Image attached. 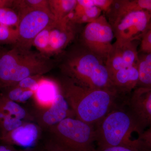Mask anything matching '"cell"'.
I'll return each mask as SVG.
<instances>
[{
  "label": "cell",
  "instance_id": "obj_1",
  "mask_svg": "<svg viewBox=\"0 0 151 151\" xmlns=\"http://www.w3.org/2000/svg\"><path fill=\"white\" fill-rule=\"evenodd\" d=\"M59 85L75 118L89 125L95 126L118 107L116 92L83 87L66 77Z\"/></svg>",
  "mask_w": 151,
  "mask_h": 151
},
{
  "label": "cell",
  "instance_id": "obj_2",
  "mask_svg": "<svg viewBox=\"0 0 151 151\" xmlns=\"http://www.w3.org/2000/svg\"><path fill=\"white\" fill-rule=\"evenodd\" d=\"M62 70L65 77L79 86L117 93L105 60L81 44L68 52Z\"/></svg>",
  "mask_w": 151,
  "mask_h": 151
},
{
  "label": "cell",
  "instance_id": "obj_3",
  "mask_svg": "<svg viewBox=\"0 0 151 151\" xmlns=\"http://www.w3.org/2000/svg\"><path fill=\"white\" fill-rule=\"evenodd\" d=\"M42 150L46 151H94V126L74 117L66 118L44 130Z\"/></svg>",
  "mask_w": 151,
  "mask_h": 151
},
{
  "label": "cell",
  "instance_id": "obj_4",
  "mask_svg": "<svg viewBox=\"0 0 151 151\" xmlns=\"http://www.w3.org/2000/svg\"><path fill=\"white\" fill-rule=\"evenodd\" d=\"M51 66L43 55L15 46L0 54V88L14 86L29 76H42Z\"/></svg>",
  "mask_w": 151,
  "mask_h": 151
},
{
  "label": "cell",
  "instance_id": "obj_5",
  "mask_svg": "<svg viewBox=\"0 0 151 151\" xmlns=\"http://www.w3.org/2000/svg\"><path fill=\"white\" fill-rule=\"evenodd\" d=\"M95 142L97 150L115 146H133L139 143L138 139H132L134 132L141 134L134 119L129 109L117 107L95 125Z\"/></svg>",
  "mask_w": 151,
  "mask_h": 151
},
{
  "label": "cell",
  "instance_id": "obj_6",
  "mask_svg": "<svg viewBox=\"0 0 151 151\" xmlns=\"http://www.w3.org/2000/svg\"><path fill=\"white\" fill-rule=\"evenodd\" d=\"M106 14L116 41L120 43L142 39L151 21V12L144 10L110 12Z\"/></svg>",
  "mask_w": 151,
  "mask_h": 151
},
{
  "label": "cell",
  "instance_id": "obj_7",
  "mask_svg": "<svg viewBox=\"0 0 151 151\" xmlns=\"http://www.w3.org/2000/svg\"><path fill=\"white\" fill-rule=\"evenodd\" d=\"M114 37L113 29L108 19L101 15L84 27L81 32V44L105 61L112 49Z\"/></svg>",
  "mask_w": 151,
  "mask_h": 151
},
{
  "label": "cell",
  "instance_id": "obj_8",
  "mask_svg": "<svg viewBox=\"0 0 151 151\" xmlns=\"http://www.w3.org/2000/svg\"><path fill=\"white\" fill-rule=\"evenodd\" d=\"M19 22L16 46L30 50L35 38L55 20L50 13L24 7L19 9Z\"/></svg>",
  "mask_w": 151,
  "mask_h": 151
},
{
  "label": "cell",
  "instance_id": "obj_9",
  "mask_svg": "<svg viewBox=\"0 0 151 151\" xmlns=\"http://www.w3.org/2000/svg\"><path fill=\"white\" fill-rule=\"evenodd\" d=\"M137 41L120 43L115 42L105 61V65L111 74L117 70L137 65L139 62Z\"/></svg>",
  "mask_w": 151,
  "mask_h": 151
},
{
  "label": "cell",
  "instance_id": "obj_10",
  "mask_svg": "<svg viewBox=\"0 0 151 151\" xmlns=\"http://www.w3.org/2000/svg\"><path fill=\"white\" fill-rule=\"evenodd\" d=\"M128 106L142 134L151 124V89L137 87L129 100Z\"/></svg>",
  "mask_w": 151,
  "mask_h": 151
},
{
  "label": "cell",
  "instance_id": "obj_11",
  "mask_svg": "<svg viewBox=\"0 0 151 151\" xmlns=\"http://www.w3.org/2000/svg\"><path fill=\"white\" fill-rule=\"evenodd\" d=\"M35 113L34 119L42 131L55 126L66 118L74 116L61 92L49 108L45 110H37Z\"/></svg>",
  "mask_w": 151,
  "mask_h": 151
},
{
  "label": "cell",
  "instance_id": "obj_12",
  "mask_svg": "<svg viewBox=\"0 0 151 151\" xmlns=\"http://www.w3.org/2000/svg\"><path fill=\"white\" fill-rule=\"evenodd\" d=\"M42 130L36 124L25 122L15 129L0 137L4 144L17 145L24 149L35 148L42 136Z\"/></svg>",
  "mask_w": 151,
  "mask_h": 151
},
{
  "label": "cell",
  "instance_id": "obj_13",
  "mask_svg": "<svg viewBox=\"0 0 151 151\" xmlns=\"http://www.w3.org/2000/svg\"><path fill=\"white\" fill-rule=\"evenodd\" d=\"M76 25L68 19L53 22L47 55L59 53L74 40Z\"/></svg>",
  "mask_w": 151,
  "mask_h": 151
},
{
  "label": "cell",
  "instance_id": "obj_14",
  "mask_svg": "<svg viewBox=\"0 0 151 151\" xmlns=\"http://www.w3.org/2000/svg\"><path fill=\"white\" fill-rule=\"evenodd\" d=\"M111 78L113 87L119 95L130 93L137 87L138 64L117 70L111 74Z\"/></svg>",
  "mask_w": 151,
  "mask_h": 151
},
{
  "label": "cell",
  "instance_id": "obj_15",
  "mask_svg": "<svg viewBox=\"0 0 151 151\" xmlns=\"http://www.w3.org/2000/svg\"><path fill=\"white\" fill-rule=\"evenodd\" d=\"M60 92L59 84L50 79L42 77L33 97L37 110H45L49 108Z\"/></svg>",
  "mask_w": 151,
  "mask_h": 151
},
{
  "label": "cell",
  "instance_id": "obj_16",
  "mask_svg": "<svg viewBox=\"0 0 151 151\" xmlns=\"http://www.w3.org/2000/svg\"><path fill=\"white\" fill-rule=\"evenodd\" d=\"M102 12L92 5L90 0H77L75 9L70 14V21L76 25L87 24L100 17Z\"/></svg>",
  "mask_w": 151,
  "mask_h": 151
},
{
  "label": "cell",
  "instance_id": "obj_17",
  "mask_svg": "<svg viewBox=\"0 0 151 151\" xmlns=\"http://www.w3.org/2000/svg\"><path fill=\"white\" fill-rule=\"evenodd\" d=\"M48 2L55 20L61 21L69 19V16L76 6L77 0H49Z\"/></svg>",
  "mask_w": 151,
  "mask_h": 151
},
{
  "label": "cell",
  "instance_id": "obj_18",
  "mask_svg": "<svg viewBox=\"0 0 151 151\" xmlns=\"http://www.w3.org/2000/svg\"><path fill=\"white\" fill-rule=\"evenodd\" d=\"M139 81L137 87L151 89V53L139 55Z\"/></svg>",
  "mask_w": 151,
  "mask_h": 151
},
{
  "label": "cell",
  "instance_id": "obj_19",
  "mask_svg": "<svg viewBox=\"0 0 151 151\" xmlns=\"http://www.w3.org/2000/svg\"><path fill=\"white\" fill-rule=\"evenodd\" d=\"M0 109L22 121L34 119L19 103L10 100L2 94H0Z\"/></svg>",
  "mask_w": 151,
  "mask_h": 151
},
{
  "label": "cell",
  "instance_id": "obj_20",
  "mask_svg": "<svg viewBox=\"0 0 151 151\" xmlns=\"http://www.w3.org/2000/svg\"><path fill=\"white\" fill-rule=\"evenodd\" d=\"M24 123L0 109V137L20 127Z\"/></svg>",
  "mask_w": 151,
  "mask_h": 151
},
{
  "label": "cell",
  "instance_id": "obj_21",
  "mask_svg": "<svg viewBox=\"0 0 151 151\" xmlns=\"http://www.w3.org/2000/svg\"><path fill=\"white\" fill-rule=\"evenodd\" d=\"M116 6L121 11L144 10L151 12V0H118Z\"/></svg>",
  "mask_w": 151,
  "mask_h": 151
},
{
  "label": "cell",
  "instance_id": "obj_22",
  "mask_svg": "<svg viewBox=\"0 0 151 151\" xmlns=\"http://www.w3.org/2000/svg\"><path fill=\"white\" fill-rule=\"evenodd\" d=\"M53 21L44 29L42 30L35 38L32 42V46L35 47L41 54L46 55L48 49L50 34Z\"/></svg>",
  "mask_w": 151,
  "mask_h": 151
},
{
  "label": "cell",
  "instance_id": "obj_23",
  "mask_svg": "<svg viewBox=\"0 0 151 151\" xmlns=\"http://www.w3.org/2000/svg\"><path fill=\"white\" fill-rule=\"evenodd\" d=\"M19 16V14L11 8L0 9V24L17 28Z\"/></svg>",
  "mask_w": 151,
  "mask_h": 151
},
{
  "label": "cell",
  "instance_id": "obj_24",
  "mask_svg": "<svg viewBox=\"0 0 151 151\" xmlns=\"http://www.w3.org/2000/svg\"><path fill=\"white\" fill-rule=\"evenodd\" d=\"M18 40L17 28L0 24V43L16 44Z\"/></svg>",
  "mask_w": 151,
  "mask_h": 151
},
{
  "label": "cell",
  "instance_id": "obj_25",
  "mask_svg": "<svg viewBox=\"0 0 151 151\" xmlns=\"http://www.w3.org/2000/svg\"><path fill=\"white\" fill-rule=\"evenodd\" d=\"M42 76L37 75L29 76L23 79L16 85L24 89H31L35 91L37 89Z\"/></svg>",
  "mask_w": 151,
  "mask_h": 151
},
{
  "label": "cell",
  "instance_id": "obj_26",
  "mask_svg": "<svg viewBox=\"0 0 151 151\" xmlns=\"http://www.w3.org/2000/svg\"><path fill=\"white\" fill-rule=\"evenodd\" d=\"M25 6L34 9L45 11L50 13L48 1L46 0H26L24 1Z\"/></svg>",
  "mask_w": 151,
  "mask_h": 151
},
{
  "label": "cell",
  "instance_id": "obj_27",
  "mask_svg": "<svg viewBox=\"0 0 151 151\" xmlns=\"http://www.w3.org/2000/svg\"><path fill=\"white\" fill-rule=\"evenodd\" d=\"M140 50L142 52L151 53V25L141 39Z\"/></svg>",
  "mask_w": 151,
  "mask_h": 151
},
{
  "label": "cell",
  "instance_id": "obj_28",
  "mask_svg": "<svg viewBox=\"0 0 151 151\" xmlns=\"http://www.w3.org/2000/svg\"><path fill=\"white\" fill-rule=\"evenodd\" d=\"M141 143L139 141L137 145L133 146H118L110 147L103 150L95 149L94 151H140Z\"/></svg>",
  "mask_w": 151,
  "mask_h": 151
},
{
  "label": "cell",
  "instance_id": "obj_29",
  "mask_svg": "<svg viewBox=\"0 0 151 151\" xmlns=\"http://www.w3.org/2000/svg\"><path fill=\"white\" fill-rule=\"evenodd\" d=\"M138 139L143 145L151 149V124L139 136Z\"/></svg>",
  "mask_w": 151,
  "mask_h": 151
},
{
  "label": "cell",
  "instance_id": "obj_30",
  "mask_svg": "<svg viewBox=\"0 0 151 151\" xmlns=\"http://www.w3.org/2000/svg\"><path fill=\"white\" fill-rule=\"evenodd\" d=\"M114 0H90L92 5L97 7L102 12L106 13L109 11Z\"/></svg>",
  "mask_w": 151,
  "mask_h": 151
},
{
  "label": "cell",
  "instance_id": "obj_31",
  "mask_svg": "<svg viewBox=\"0 0 151 151\" xmlns=\"http://www.w3.org/2000/svg\"><path fill=\"white\" fill-rule=\"evenodd\" d=\"M34 94V91L31 89H25L21 97L20 98L18 103H25L28 100L30 99L32 97H33Z\"/></svg>",
  "mask_w": 151,
  "mask_h": 151
},
{
  "label": "cell",
  "instance_id": "obj_32",
  "mask_svg": "<svg viewBox=\"0 0 151 151\" xmlns=\"http://www.w3.org/2000/svg\"><path fill=\"white\" fill-rule=\"evenodd\" d=\"M14 1L0 0V9L10 8L13 6Z\"/></svg>",
  "mask_w": 151,
  "mask_h": 151
},
{
  "label": "cell",
  "instance_id": "obj_33",
  "mask_svg": "<svg viewBox=\"0 0 151 151\" xmlns=\"http://www.w3.org/2000/svg\"><path fill=\"white\" fill-rule=\"evenodd\" d=\"M0 151H17L14 147L13 146L9 145H0Z\"/></svg>",
  "mask_w": 151,
  "mask_h": 151
},
{
  "label": "cell",
  "instance_id": "obj_34",
  "mask_svg": "<svg viewBox=\"0 0 151 151\" xmlns=\"http://www.w3.org/2000/svg\"><path fill=\"white\" fill-rule=\"evenodd\" d=\"M140 151H151V149L148 148L146 147L145 146L142 145Z\"/></svg>",
  "mask_w": 151,
  "mask_h": 151
},
{
  "label": "cell",
  "instance_id": "obj_35",
  "mask_svg": "<svg viewBox=\"0 0 151 151\" xmlns=\"http://www.w3.org/2000/svg\"><path fill=\"white\" fill-rule=\"evenodd\" d=\"M17 151H39L38 150L35 148H33L30 149H24L22 150H17Z\"/></svg>",
  "mask_w": 151,
  "mask_h": 151
},
{
  "label": "cell",
  "instance_id": "obj_36",
  "mask_svg": "<svg viewBox=\"0 0 151 151\" xmlns=\"http://www.w3.org/2000/svg\"><path fill=\"white\" fill-rule=\"evenodd\" d=\"M39 151H40V150H39ZM40 151H46L45 150H42V149Z\"/></svg>",
  "mask_w": 151,
  "mask_h": 151
},
{
  "label": "cell",
  "instance_id": "obj_37",
  "mask_svg": "<svg viewBox=\"0 0 151 151\" xmlns=\"http://www.w3.org/2000/svg\"><path fill=\"white\" fill-rule=\"evenodd\" d=\"M150 24H151V21L150 22Z\"/></svg>",
  "mask_w": 151,
  "mask_h": 151
}]
</instances>
